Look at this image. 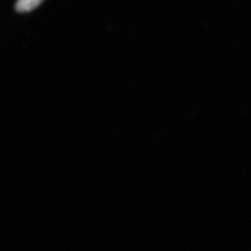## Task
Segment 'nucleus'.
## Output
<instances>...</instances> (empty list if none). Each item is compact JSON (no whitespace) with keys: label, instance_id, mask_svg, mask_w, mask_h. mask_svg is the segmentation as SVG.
<instances>
[{"label":"nucleus","instance_id":"f257e3e1","mask_svg":"<svg viewBox=\"0 0 251 251\" xmlns=\"http://www.w3.org/2000/svg\"><path fill=\"white\" fill-rule=\"evenodd\" d=\"M43 0H17L15 5L18 12H28L34 9L40 4Z\"/></svg>","mask_w":251,"mask_h":251}]
</instances>
